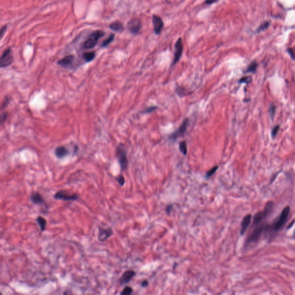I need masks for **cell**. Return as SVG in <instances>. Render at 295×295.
<instances>
[{
	"instance_id": "6da1fadb",
	"label": "cell",
	"mask_w": 295,
	"mask_h": 295,
	"mask_svg": "<svg viewBox=\"0 0 295 295\" xmlns=\"http://www.w3.org/2000/svg\"><path fill=\"white\" fill-rule=\"evenodd\" d=\"M290 213V208L285 206L282 210L276 221L271 225H265V231H273L275 232L281 231L285 226Z\"/></svg>"
},
{
	"instance_id": "7a4b0ae2",
	"label": "cell",
	"mask_w": 295,
	"mask_h": 295,
	"mask_svg": "<svg viewBox=\"0 0 295 295\" xmlns=\"http://www.w3.org/2000/svg\"><path fill=\"white\" fill-rule=\"evenodd\" d=\"M274 202L272 201H268L263 209V210L257 212L253 217V221H252V227H256L259 226L265 219L267 217V216L272 212V210L273 208Z\"/></svg>"
},
{
	"instance_id": "3957f363",
	"label": "cell",
	"mask_w": 295,
	"mask_h": 295,
	"mask_svg": "<svg viewBox=\"0 0 295 295\" xmlns=\"http://www.w3.org/2000/svg\"><path fill=\"white\" fill-rule=\"evenodd\" d=\"M104 31L98 30L93 32L89 35L83 44V48L85 49H91L96 46L99 39L105 35Z\"/></svg>"
},
{
	"instance_id": "277c9868",
	"label": "cell",
	"mask_w": 295,
	"mask_h": 295,
	"mask_svg": "<svg viewBox=\"0 0 295 295\" xmlns=\"http://www.w3.org/2000/svg\"><path fill=\"white\" fill-rule=\"evenodd\" d=\"M255 228L251 232V233L247 237L245 244L246 245L250 244L251 243H255L258 241L260 237L262 236L263 232L265 231V225L258 226L255 227Z\"/></svg>"
},
{
	"instance_id": "5b68a950",
	"label": "cell",
	"mask_w": 295,
	"mask_h": 295,
	"mask_svg": "<svg viewBox=\"0 0 295 295\" xmlns=\"http://www.w3.org/2000/svg\"><path fill=\"white\" fill-rule=\"evenodd\" d=\"M13 56L11 47L6 49L0 56V68H6L12 64Z\"/></svg>"
},
{
	"instance_id": "8992f818",
	"label": "cell",
	"mask_w": 295,
	"mask_h": 295,
	"mask_svg": "<svg viewBox=\"0 0 295 295\" xmlns=\"http://www.w3.org/2000/svg\"><path fill=\"white\" fill-rule=\"evenodd\" d=\"M116 155L122 171H125L128 167V160L126 151L120 146H118L116 150Z\"/></svg>"
},
{
	"instance_id": "52a82bcc",
	"label": "cell",
	"mask_w": 295,
	"mask_h": 295,
	"mask_svg": "<svg viewBox=\"0 0 295 295\" xmlns=\"http://www.w3.org/2000/svg\"><path fill=\"white\" fill-rule=\"evenodd\" d=\"M55 199L63 201H76L79 198V195L76 193H72L66 190H60L54 195Z\"/></svg>"
},
{
	"instance_id": "ba28073f",
	"label": "cell",
	"mask_w": 295,
	"mask_h": 295,
	"mask_svg": "<svg viewBox=\"0 0 295 295\" xmlns=\"http://www.w3.org/2000/svg\"><path fill=\"white\" fill-rule=\"evenodd\" d=\"M189 124V120L188 118H186L183 120L182 124L179 127L177 131H175L174 133H172L170 136L169 138L173 140H176L177 138L183 137L185 132L187 130V127Z\"/></svg>"
},
{
	"instance_id": "9c48e42d",
	"label": "cell",
	"mask_w": 295,
	"mask_h": 295,
	"mask_svg": "<svg viewBox=\"0 0 295 295\" xmlns=\"http://www.w3.org/2000/svg\"><path fill=\"white\" fill-rule=\"evenodd\" d=\"M141 26V22L138 19H131L127 24V27L129 31L134 35H136L140 32Z\"/></svg>"
},
{
	"instance_id": "30bf717a",
	"label": "cell",
	"mask_w": 295,
	"mask_h": 295,
	"mask_svg": "<svg viewBox=\"0 0 295 295\" xmlns=\"http://www.w3.org/2000/svg\"><path fill=\"white\" fill-rule=\"evenodd\" d=\"M183 50V45L182 42V39L181 38H179L177 41L175 45V53H174V58L172 63V66L175 65L179 61L180 59Z\"/></svg>"
},
{
	"instance_id": "8fae6325",
	"label": "cell",
	"mask_w": 295,
	"mask_h": 295,
	"mask_svg": "<svg viewBox=\"0 0 295 295\" xmlns=\"http://www.w3.org/2000/svg\"><path fill=\"white\" fill-rule=\"evenodd\" d=\"M152 22L155 33L156 35H159L161 33L164 26V23L162 19L160 16L154 14L153 15Z\"/></svg>"
},
{
	"instance_id": "7c38bea8",
	"label": "cell",
	"mask_w": 295,
	"mask_h": 295,
	"mask_svg": "<svg viewBox=\"0 0 295 295\" xmlns=\"http://www.w3.org/2000/svg\"><path fill=\"white\" fill-rule=\"evenodd\" d=\"M136 273L133 270H128L125 271L120 278H119V283L121 285H124L129 283V281L135 276Z\"/></svg>"
},
{
	"instance_id": "4fadbf2b",
	"label": "cell",
	"mask_w": 295,
	"mask_h": 295,
	"mask_svg": "<svg viewBox=\"0 0 295 295\" xmlns=\"http://www.w3.org/2000/svg\"><path fill=\"white\" fill-rule=\"evenodd\" d=\"M113 234V231L111 228L104 229L100 228L98 232V239L100 241H104Z\"/></svg>"
},
{
	"instance_id": "5bb4252c",
	"label": "cell",
	"mask_w": 295,
	"mask_h": 295,
	"mask_svg": "<svg viewBox=\"0 0 295 295\" xmlns=\"http://www.w3.org/2000/svg\"><path fill=\"white\" fill-rule=\"evenodd\" d=\"M251 219H252V215L251 214L247 215L243 218V219L241 221V228H240V235L241 236H243L246 230L248 228V227L251 223Z\"/></svg>"
},
{
	"instance_id": "9a60e30c",
	"label": "cell",
	"mask_w": 295,
	"mask_h": 295,
	"mask_svg": "<svg viewBox=\"0 0 295 295\" xmlns=\"http://www.w3.org/2000/svg\"><path fill=\"white\" fill-rule=\"evenodd\" d=\"M74 59V56L73 55L66 56L63 58L59 60L57 62V64L63 67H67L72 64Z\"/></svg>"
},
{
	"instance_id": "2e32d148",
	"label": "cell",
	"mask_w": 295,
	"mask_h": 295,
	"mask_svg": "<svg viewBox=\"0 0 295 295\" xmlns=\"http://www.w3.org/2000/svg\"><path fill=\"white\" fill-rule=\"evenodd\" d=\"M54 153H55V155L56 156V157L57 158L62 159V158H63V157H66V156H67L69 152V151L67 150V149L66 148L65 146H59L56 148Z\"/></svg>"
},
{
	"instance_id": "e0dca14e",
	"label": "cell",
	"mask_w": 295,
	"mask_h": 295,
	"mask_svg": "<svg viewBox=\"0 0 295 295\" xmlns=\"http://www.w3.org/2000/svg\"><path fill=\"white\" fill-rule=\"evenodd\" d=\"M32 201L36 204H42L45 203V200L39 193H33L31 195Z\"/></svg>"
},
{
	"instance_id": "ac0fdd59",
	"label": "cell",
	"mask_w": 295,
	"mask_h": 295,
	"mask_svg": "<svg viewBox=\"0 0 295 295\" xmlns=\"http://www.w3.org/2000/svg\"><path fill=\"white\" fill-rule=\"evenodd\" d=\"M110 28L115 32H121L123 30V25L122 23L119 21H116L112 23L109 25Z\"/></svg>"
},
{
	"instance_id": "d6986e66",
	"label": "cell",
	"mask_w": 295,
	"mask_h": 295,
	"mask_svg": "<svg viewBox=\"0 0 295 295\" xmlns=\"http://www.w3.org/2000/svg\"><path fill=\"white\" fill-rule=\"evenodd\" d=\"M258 66V64L255 61H252L248 66L247 69L245 70V73H255L257 70Z\"/></svg>"
},
{
	"instance_id": "ffe728a7",
	"label": "cell",
	"mask_w": 295,
	"mask_h": 295,
	"mask_svg": "<svg viewBox=\"0 0 295 295\" xmlns=\"http://www.w3.org/2000/svg\"><path fill=\"white\" fill-rule=\"evenodd\" d=\"M83 57L85 61L87 62L92 61L95 57V53L94 52H86L84 53L83 55Z\"/></svg>"
},
{
	"instance_id": "44dd1931",
	"label": "cell",
	"mask_w": 295,
	"mask_h": 295,
	"mask_svg": "<svg viewBox=\"0 0 295 295\" xmlns=\"http://www.w3.org/2000/svg\"><path fill=\"white\" fill-rule=\"evenodd\" d=\"M37 222L41 228V230L42 231H44L46 230V220L42 217L39 216L37 218Z\"/></svg>"
},
{
	"instance_id": "7402d4cb",
	"label": "cell",
	"mask_w": 295,
	"mask_h": 295,
	"mask_svg": "<svg viewBox=\"0 0 295 295\" xmlns=\"http://www.w3.org/2000/svg\"><path fill=\"white\" fill-rule=\"evenodd\" d=\"M269 26H270V21H265L263 23H262L259 25V27H258L256 32V33H260L262 31H264L266 30H267Z\"/></svg>"
},
{
	"instance_id": "603a6c76",
	"label": "cell",
	"mask_w": 295,
	"mask_h": 295,
	"mask_svg": "<svg viewBox=\"0 0 295 295\" xmlns=\"http://www.w3.org/2000/svg\"><path fill=\"white\" fill-rule=\"evenodd\" d=\"M114 38H115V35L114 34H111L108 38H107L106 40H105L103 41V42L102 43V45H101V47H107L114 39Z\"/></svg>"
},
{
	"instance_id": "cb8c5ba5",
	"label": "cell",
	"mask_w": 295,
	"mask_h": 295,
	"mask_svg": "<svg viewBox=\"0 0 295 295\" xmlns=\"http://www.w3.org/2000/svg\"><path fill=\"white\" fill-rule=\"evenodd\" d=\"M179 150L184 155H186L187 154V142L186 141H182L181 142H180L179 144Z\"/></svg>"
},
{
	"instance_id": "d4e9b609",
	"label": "cell",
	"mask_w": 295,
	"mask_h": 295,
	"mask_svg": "<svg viewBox=\"0 0 295 295\" xmlns=\"http://www.w3.org/2000/svg\"><path fill=\"white\" fill-rule=\"evenodd\" d=\"M8 116L9 114L8 112H4L0 114V126L5 123L8 119Z\"/></svg>"
},
{
	"instance_id": "484cf974",
	"label": "cell",
	"mask_w": 295,
	"mask_h": 295,
	"mask_svg": "<svg viewBox=\"0 0 295 295\" xmlns=\"http://www.w3.org/2000/svg\"><path fill=\"white\" fill-rule=\"evenodd\" d=\"M276 111V107L274 105H270L268 112H269V114L270 117H271L272 119H273L274 117L275 116Z\"/></svg>"
},
{
	"instance_id": "4316f807",
	"label": "cell",
	"mask_w": 295,
	"mask_h": 295,
	"mask_svg": "<svg viewBox=\"0 0 295 295\" xmlns=\"http://www.w3.org/2000/svg\"><path fill=\"white\" fill-rule=\"evenodd\" d=\"M133 289L130 287H126L123 291L121 292L120 295H131L133 293Z\"/></svg>"
},
{
	"instance_id": "83f0119b",
	"label": "cell",
	"mask_w": 295,
	"mask_h": 295,
	"mask_svg": "<svg viewBox=\"0 0 295 295\" xmlns=\"http://www.w3.org/2000/svg\"><path fill=\"white\" fill-rule=\"evenodd\" d=\"M252 77L250 76L243 77L241 79L239 80V83H244V84H249L252 81Z\"/></svg>"
},
{
	"instance_id": "f1b7e54d",
	"label": "cell",
	"mask_w": 295,
	"mask_h": 295,
	"mask_svg": "<svg viewBox=\"0 0 295 295\" xmlns=\"http://www.w3.org/2000/svg\"><path fill=\"white\" fill-rule=\"evenodd\" d=\"M218 168H219L218 166H215L213 168H212V169H210L208 172L206 173V177L208 178V177H211L216 172V171L217 170Z\"/></svg>"
},
{
	"instance_id": "f546056e",
	"label": "cell",
	"mask_w": 295,
	"mask_h": 295,
	"mask_svg": "<svg viewBox=\"0 0 295 295\" xmlns=\"http://www.w3.org/2000/svg\"><path fill=\"white\" fill-rule=\"evenodd\" d=\"M157 109V107L156 106H152V107H149L147 109H146L144 111H142V113L144 114H148V113H151L152 112H153L154 111H155Z\"/></svg>"
},
{
	"instance_id": "4dcf8cb0",
	"label": "cell",
	"mask_w": 295,
	"mask_h": 295,
	"mask_svg": "<svg viewBox=\"0 0 295 295\" xmlns=\"http://www.w3.org/2000/svg\"><path fill=\"white\" fill-rule=\"evenodd\" d=\"M279 129H280V125H276L273 127V129H272V137L273 138L276 137V135L278 133Z\"/></svg>"
},
{
	"instance_id": "1f68e13d",
	"label": "cell",
	"mask_w": 295,
	"mask_h": 295,
	"mask_svg": "<svg viewBox=\"0 0 295 295\" xmlns=\"http://www.w3.org/2000/svg\"><path fill=\"white\" fill-rule=\"evenodd\" d=\"M117 180L118 183L120 186H123L124 185V182H125V179H124V177L123 176V175H119L118 176V177L117 178Z\"/></svg>"
},
{
	"instance_id": "d6a6232c",
	"label": "cell",
	"mask_w": 295,
	"mask_h": 295,
	"mask_svg": "<svg viewBox=\"0 0 295 295\" xmlns=\"http://www.w3.org/2000/svg\"><path fill=\"white\" fill-rule=\"evenodd\" d=\"M7 30V25H4L0 28V39L2 38Z\"/></svg>"
},
{
	"instance_id": "836d02e7",
	"label": "cell",
	"mask_w": 295,
	"mask_h": 295,
	"mask_svg": "<svg viewBox=\"0 0 295 295\" xmlns=\"http://www.w3.org/2000/svg\"><path fill=\"white\" fill-rule=\"evenodd\" d=\"M287 52L291 56V58L293 60H294V50L292 48H288L287 49Z\"/></svg>"
},
{
	"instance_id": "e575fe53",
	"label": "cell",
	"mask_w": 295,
	"mask_h": 295,
	"mask_svg": "<svg viewBox=\"0 0 295 295\" xmlns=\"http://www.w3.org/2000/svg\"><path fill=\"white\" fill-rule=\"evenodd\" d=\"M173 208V205H171V204H170L166 206V211L167 214H170Z\"/></svg>"
},
{
	"instance_id": "d590c367",
	"label": "cell",
	"mask_w": 295,
	"mask_h": 295,
	"mask_svg": "<svg viewBox=\"0 0 295 295\" xmlns=\"http://www.w3.org/2000/svg\"><path fill=\"white\" fill-rule=\"evenodd\" d=\"M217 1H219V0H206L205 2H204V3L206 4V5H210L211 4H213L214 3H216L217 2Z\"/></svg>"
},
{
	"instance_id": "8d00e7d4",
	"label": "cell",
	"mask_w": 295,
	"mask_h": 295,
	"mask_svg": "<svg viewBox=\"0 0 295 295\" xmlns=\"http://www.w3.org/2000/svg\"><path fill=\"white\" fill-rule=\"evenodd\" d=\"M148 285H149V283H148V280H144V281L141 283V287H144H144H148Z\"/></svg>"
},
{
	"instance_id": "74e56055",
	"label": "cell",
	"mask_w": 295,
	"mask_h": 295,
	"mask_svg": "<svg viewBox=\"0 0 295 295\" xmlns=\"http://www.w3.org/2000/svg\"><path fill=\"white\" fill-rule=\"evenodd\" d=\"M294 224V221L293 220V221H292V224H289V227H288V228H289L290 227H292V225H293Z\"/></svg>"
},
{
	"instance_id": "f35d334b",
	"label": "cell",
	"mask_w": 295,
	"mask_h": 295,
	"mask_svg": "<svg viewBox=\"0 0 295 295\" xmlns=\"http://www.w3.org/2000/svg\"><path fill=\"white\" fill-rule=\"evenodd\" d=\"M1 293H0V295H1Z\"/></svg>"
}]
</instances>
